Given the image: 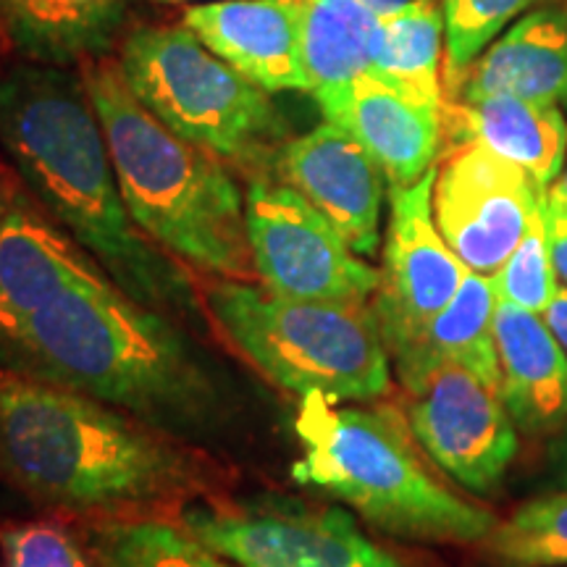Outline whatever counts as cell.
<instances>
[{
	"label": "cell",
	"instance_id": "1",
	"mask_svg": "<svg viewBox=\"0 0 567 567\" xmlns=\"http://www.w3.org/2000/svg\"><path fill=\"white\" fill-rule=\"evenodd\" d=\"M21 373L61 384L216 455L245 436V386L174 318L116 284L69 289L0 342Z\"/></svg>",
	"mask_w": 567,
	"mask_h": 567
},
{
	"label": "cell",
	"instance_id": "33",
	"mask_svg": "<svg viewBox=\"0 0 567 567\" xmlns=\"http://www.w3.org/2000/svg\"><path fill=\"white\" fill-rule=\"evenodd\" d=\"M549 195L551 197H563V200H567V163H565L563 174L557 176V182L549 187Z\"/></svg>",
	"mask_w": 567,
	"mask_h": 567
},
{
	"label": "cell",
	"instance_id": "30",
	"mask_svg": "<svg viewBox=\"0 0 567 567\" xmlns=\"http://www.w3.org/2000/svg\"><path fill=\"white\" fill-rule=\"evenodd\" d=\"M544 323L549 326V331L567 354V287H557L555 300L544 310Z\"/></svg>",
	"mask_w": 567,
	"mask_h": 567
},
{
	"label": "cell",
	"instance_id": "2",
	"mask_svg": "<svg viewBox=\"0 0 567 567\" xmlns=\"http://www.w3.org/2000/svg\"><path fill=\"white\" fill-rule=\"evenodd\" d=\"M0 145L38 203L132 300L205 334L193 271L134 224L82 71L17 63L0 74Z\"/></svg>",
	"mask_w": 567,
	"mask_h": 567
},
{
	"label": "cell",
	"instance_id": "22",
	"mask_svg": "<svg viewBox=\"0 0 567 567\" xmlns=\"http://www.w3.org/2000/svg\"><path fill=\"white\" fill-rule=\"evenodd\" d=\"M308 92L321 105L371 71L381 17L363 0H297Z\"/></svg>",
	"mask_w": 567,
	"mask_h": 567
},
{
	"label": "cell",
	"instance_id": "7",
	"mask_svg": "<svg viewBox=\"0 0 567 567\" xmlns=\"http://www.w3.org/2000/svg\"><path fill=\"white\" fill-rule=\"evenodd\" d=\"M118 69L134 97L168 130L252 179H274L287 124L271 92L208 51L187 24L132 30Z\"/></svg>",
	"mask_w": 567,
	"mask_h": 567
},
{
	"label": "cell",
	"instance_id": "26",
	"mask_svg": "<svg viewBox=\"0 0 567 567\" xmlns=\"http://www.w3.org/2000/svg\"><path fill=\"white\" fill-rule=\"evenodd\" d=\"M538 0H442L446 27L444 92L455 101L467 69Z\"/></svg>",
	"mask_w": 567,
	"mask_h": 567
},
{
	"label": "cell",
	"instance_id": "8",
	"mask_svg": "<svg viewBox=\"0 0 567 567\" xmlns=\"http://www.w3.org/2000/svg\"><path fill=\"white\" fill-rule=\"evenodd\" d=\"M176 520L237 567H405L350 513L297 496L210 494Z\"/></svg>",
	"mask_w": 567,
	"mask_h": 567
},
{
	"label": "cell",
	"instance_id": "28",
	"mask_svg": "<svg viewBox=\"0 0 567 567\" xmlns=\"http://www.w3.org/2000/svg\"><path fill=\"white\" fill-rule=\"evenodd\" d=\"M0 567H92L87 549L53 517L0 526Z\"/></svg>",
	"mask_w": 567,
	"mask_h": 567
},
{
	"label": "cell",
	"instance_id": "18",
	"mask_svg": "<svg viewBox=\"0 0 567 567\" xmlns=\"http://www.w3.org/2000/svg\"><path fill=\"white\" fill-rule=\"evenodd\" d=\"M488 95L534 103L567 101V9H530L473 61L455 101Z\"/></svg>",
	"mask_w": 567,
	"mask_h": 567
},
{
	"label": "cell",
	"instance_id": "9",
	"mask_svg": "<svg viewBox=\"0 0 567 567\" xmlns=\"http://www.w3.org/2000/svg\"><path fill=\"white\" fill-rule=\"evenodd\" d=\"M247 237L258 281L297 300L368 302L381 274L344 243L323 213L276 179L247 187Z\"/></svg>",
	"mask_w": 567,
	"mask_h": 567
},
{
	"label": "cell",
	"instance_id": "4",
	"mask_svg": "<svg viewBox=\"0 0 567 567\" xmlns=\"http://www.w3.org/2000/svg\"><path fill=\"white\" fill-rule=\"evenodd\" d=\"M80 71L134 224L189 271L258 281L247 200L226 163L158 122L134 97L118 61L95 59Z\"/></svg>",
	"mask_w": 567,
	"mask_h": 567
},
{
	"label": "cell",
	"instance_id": "34",
	"mask_svg": "<svg viewBox=\"0 0 567 567\" xmlns=\"http://www.w3.org/2000/svg\"><path fill=\"white\" fill-rule=\"evenodd\" d=\"M559 478H563V484L567 486V434H565V442L559 446Z\"/></svg>",
	"mask_w": 567,
	"mask_h": 567
},
{
	"label": "cell",
	"instance_id": "3",
	"mask_svg": "<svg viewBox=\"0 0 567 567\" xmlns=\"http://www.w3.org/2000/svg\"><path fill=\"white\" fill-rule=\"evenodd\" d=\"M0 481L59 515L161 517L221 494L224 465L137 417L0 365Z\"/></svg>",
	"mask_w": 567,
	"mask_h": 567
},
{
	"label": "cell",
	"instance_id": "35",
	"mask_svg": "<svg viewBox=\"0 0 567 567\" xmlns=\"http://www.w3.org/2000/svg\"><path fill=\"white\" fill-rule=\"evenodd\" d=\"M151 3H187V0H151Z\"/></svg>",
	"mask_w": 567,
	"mask_h": 567
},
{
	"label": "cell",
	"instance_id": "31",
	"mask_svg": "<svg viewBox=\"0 0 567 567\" xmlns=\"http://www.w3.org/2000/svg\"><path fill=\"white\" fill-rule=\"evenodd\" d=\"M19 203H21V197L17 195V187H13L9 176L0 172V229H3L6 218L11 216V210L17 208Z\"/></svg>",
	"mask_w": 567,
	"mask_h": 567
},
{
	"label": "cell",
	"instance_id": "10",
	"mask_svg": "<svg viewBox=\"0 0 567 567\" xmlns=\"http://www.w3.org/2000/svg\"><path fill=\"white\" fill-rule=\"evenodd\" d=\"M405 392L410 431L425 455L467 492H494L517 452V425L499 389L471 368L444 363Z\"/></svg>",
	"mask_w": 567,
	"mask_h": 567
},
{
	"label": "cell",
	"instance_id": "16",
	"mask_svg": "<svg viewBox=\"0 0 567 567\" xmlns=\"http://www.w3.org/2000/svg\"><path fill=\"white\" fill-rule=\"evenodd\" d=\"M203 45L266 92H308L297 0H221L187 9Z\"/></svg>",
	"mask_w": 567,
	"mask_h": 567
},
{
	"label": "cell",
	"instance_id": "23",
	"mask_svg": "<svg viewBox=\"0 0 567 567\" xmlns=\"http://www.w3.org/2000/svg\"><path fill=\"white\" fill-rule=\"evenodd\" d=\"M444 11L436 3L384 13L375 40L371 74L417 101L444 109Z\"/></svg>",
	"mask_w": 567,
	"mask_h": 567
},
{
	"label": "cell",
	"instance_id": "29",
	"mask_svg": "<svg viewBox=\"0 0 567 567\" xmlns=\"http://www.w3.org/2000/svg\"><path fill=\"white\" fill-rule=\"evenodd\" d=\"M542 213L544 226H547V243L551 264H555V274L567 287V200H563V197H551L547 193Z\"/></svg>",
	"mask_w": 567,
	"mask_h": 567
},
{
	"label": "cell",
	"instance_id": "15",
	"mask_svg": "<svg viewBox=\"0 0 567 567\" xmlns=\"http://www.w3.org/2000/svg\"><path fill=\"white\" fill-rule=\"evenodd\" d=\"M318 109L373 155L389 187H408L434 168L444 132L439 105L410 97L368 71Z\"/></svg>",
	"mask_w": 567,
	"mask_h": 567
},
{
	"label": "cell",
	"instance_id": "20",
	"mask_svg": "<svg viewBox=\"0 0 567 567\" xmlns=\"http://www.w3.org/2000/svg\"><path fill=\"white\" fill-rule=\"evenodd\" d=\"M134 0H0V42L24 61L71 69L105 59Z\"/></svg>",
	"mask_w": 567,
	"mask_h": 567
},
{
	"label": "cell",
	"instance_id": "25",
	"mask_svg": "<svg viewBox=\"0 0 567 567\" xmlns=\"http://www.w3.org/2000/svg\"><path fill=\"white\" fill-rule=\"evenodd\" d=\"M488 547L513 567L567 565V488L530 499L496 523Z\"/></svg>",
	"mask_w": 567,
	"mask_h": 567
},
{
	"label": "cell",
	"instance_id": "6",
	"mask_svg": "<svg viewBox=\"0 0 567 567\" xmlns=\"http://www.w3.org/2000/svg\"><path fill=\"white\" fill-rule=\"evenodd\" d=\"M205 305L226 342L284 392L334 402L389 392L392 358L371 302L297 300L264 284L213 279Z\"/></svg>",
	"mask_w": 567,
	"mask_h": 567
},
{
	"label": "cell",
	"instance_id": "5",
	"mask_svg": "<svg viewBox=\"0 0 567 567\" xmlns=\"http://www.w3.org/2000/svg\"><path fill=\"white\" fill-rule=\"evenodd\" d=\"M295 434L302 444L292 465L297 484L321 488L384 534L425 544H478L494 534L488 509L429 471L400 410L337 408L329 396L308 394Z\"/></svg>",
	"mask_w": 567,
	"mask_h": 567
},
{
	"label": "cell",
	"instance_id": "17",
	"mask_svg": "<svg viewBox=\"0 0 567 567\" xmlns=\"http://www.w3.org/2000/svg\"><path fill=\"white\" fill-rule=\"evenodd\" d=\"M494 342L502 400L530 436L567 425V354L544 318L496 297Z\"/></svg>",
	"mask_w": 567,
	"mask_h": 567
},
{
	"label": "cell",
	"instance_id": "36",
	"mask_svg": "<svg viewBox=\"0 0 567 567\" xmlns=\"http://www.w3.org/2000/svg\"><path fill=\"white\" fill-rule=\"evenodd\" d=\"M565 105H567V101H565Z\"/></svg>",
	"mask_w": 567,
	"mask_h": 567
},
{
	"label": "cell",
	"instance_id": "11",
	"mask_svg": "<svg viewBox=\"0 0 567 567\" xmlns=\"http://www.w3.org/2000/svg\"><path fill=\"white\" fill-rule=\"evenodd\" d=\"M547 197L530 176L476 142H463L436 166L434 218L467 271L494 276L526 237Z\"/></svg>",
	"mask_w": 567,
	"mask_h": 567
},
{
	"label": "cell",
	"instance_id": "14",
	"mask_svg": "<svg viewBox=\"0 0 567 567\" xmlns=\"http://www.w3.org/2000/svg\"><path fill=\"white\" fill-rule=\"evenodd\" d=\"M113 284L69 234L21 200L0 229V342L69 289Z\"/></svg>",
	"mask_w": 567,
	"mask_h": 567
},
{
	"label": "cell",
	"instance_id": "19",
	"mask_svg": "<svg viewBox=\"0 0 567 567\" xmlns=\"http://www.w3.org/2000/svg\"><path fill=\"white\" fill-rule=\"evenodd\" d=\"M444 126L457 145L476 142L523 168L547 193L565 168L567 122L557 103L513 95L455 101L444 105Z\"/></svg>",
	"mask_w": 567,
	"mask_h": 567
},
{
	"label": "cell",
	"instance_id": "21",
	"mask_svg": "<svg viewBox=\"0 0 567 567\" xmlns=\"http://www.w3.org/2000/svg\"><path fill=\"white\" fill-rule=\"evenodd\" d=\"M496 292L492 276L467 271L452 302L413 342L389 354L402 386L415 384L436 365L460 363L502 392L494 342Z\"/></svg>",
	"mask_w": 567,
	"mask_h": 567
},
{
	"label": "cell",
	"instance_id": "32",
	"mask_svg": "<svg viewBox=\"0 0 567 567\" xmlns=\"http://www.w3.org/2000/svg\"><path fill=\"white\" fill-rule=\"evenodd\" d=\"M363 3L371 6L379 17H384V13L410 9V6H417V3H434V0H363Z\"/></svg>",
	"mask_w": 567,
	"mask_h": 567
},
{
	"label": "cell",
	"instance_id": "13",
	"mask_svg": "<svg viewBox=\"0 0 567 567\" xmlns=\"http://www.w3.org/2000/svg\"><path fill=\"white\" fill-rule=\"evenodd\" d=\"M276 176L323 213L354 252L375 255L389 182L344 126L326 118L313 132L284 142Z\"/></svg>",
	"mask_w": 567,
	"mask_h": 567
},
{
	"label": "cell",
	"instance_id": "24",
	"mask_svg": "<svg viewBox=\"0 0 567 567\" xmlns=\"http://www.w3.org/2000/svg\"><path fill=\"white\" fill-rule=\"evenodd\" d=\"M97 567H237L179 523L163 517H105L82 530Z\"/></svg>",
	"mask_w": 567,
	"mask_h": 567
},
{
	"label": "cell",
	"instance_id": "12",
	"mask_svg": "<svg viewBox=\"0 0 567 567\" xmlns=\"http://www.w3.org/2000/svg\"><path fill=\"white\" fill-rule=\"evenodd\" d=\"M434 182L436 166L408 187H389L384 266L371 302L389 354L442 313L467 274L436 226Z\"/></svg>",
	"mask_w": 567,
	"mask_h": 567
},
{
	"label": "cell",
	"instance_id": "27",
	"mask_svg": "<svg viewBox=\"0 0 567 567\" xmlns=\"http://www.w3.org/2000/svg\"><path fill=\"white\" fill-rule=\"evenodd\" d=\"M542 205H538L526 237L517 243L513 255L507 258V264L492 276L494 292L499 300L513 302L517 308L536 316H544V310L549 308V302L557 295V274L549 255Z\"/></svg>",
	"mask_w": 567,
	"mask_h": 567
}]
</instances>
